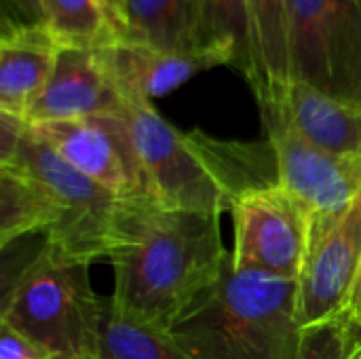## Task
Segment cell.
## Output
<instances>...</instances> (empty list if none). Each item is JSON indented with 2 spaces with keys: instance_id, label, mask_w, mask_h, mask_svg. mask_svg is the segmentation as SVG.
<instances>
[{
  "instance_id": "obj_1",
  "label": "cell",
  "mask_w": 361,
  "mask_h": 359,
  "mask_svg": "<svg viewBox=\"0 0 361 359\" xmlns=\"http://www.w3.org/2000/svg\"><path fill=\"white\" fill-rule=\"evenodd\" d=\"M220 218L154 201L131 203L108 258L114 269L112 307L129 320L171 330L222 275L228 252Z\"/></svg>"
},
{
  "instance_id": "obj_2",
  "label": "cell",
  "mask_w": 361,
  "mask_h": 359,
  "mask_svg": "<svg viewBox=\"0 0 361 359\" xmlns=\"http://www.w3.org/2000/svg\"><path fill=\"white\" fill-rule=\"evenodd\" d=\"M125 116L150 197L161 207L222 216L239 193L279 180L269 140L243 144L182 133L148 102L127 104Z\"/></svg>"
},
{
  "instance_id": "obj_3",
  "label": "cell",
  "mask_w": 361,
  "mask_h": 359,
  "mask_svg": "<svg viewBox=\"0 0 361 359\" xmlns=\"http://www.w3.org/2000/svg\"><path fill=\"white\" fill-rule=\"evenodd\" d=\"M300 332L298 281L237 271L231 252L220 279L169 330L192 359H296Z\"/></svg>"
},
{
  "instance_id": "obj_4",
  "label": "cell",
  "mask_w": 361,
  "mask_h": 359,
  "mask_svg": "<svg viewBox=\"0 0 361 359\" xmlns=\"http://www.w3.org/2000/svg\"><path fill=\"white\" fill-rule=\"evenodd\" d=\"M104 298L89 281V262L49 245L4 290L0 324L68 359H99Z\"/></svg>"
},
{
  "instance_id": "obj_5",
  "label": "cell",
  "mask_w": 361,
  "mask_h": 359,
  "mask_svg": "<svg viewBox=\"0 0 361 359\" xmlns=\"http://www.w3.org/2000/svg\"><path fill=\"white\" fill-rule=\"evenodd\" d=\"M8 165H19L38 178L53 201L55 226L44 235V245L70 260L89 264L110 258L118 245L123 218L131 201L118 199L72 167L47 142L34 135L32 129H27Z\"/></svg>"
},
{
  "instance_id": "obj_6",
  "label": "cell",
  "mask_w": 361,
  "mask_h": 359,
  "mask_svg": "<svg viewBox=\"0 0 361 359\" xmlns=\"http://www.w3.org/2000/svg\"><path fill=\"white\" fill-rule=\"evenodd\" d=\"M290 2V80L361 108V0Z\"/></svg>"
},
{
  "instance_id": "obj_7",
  "label": "cell",
  "mask_w": 361,
  "mask_h": 359,
  "mask_svg": "<svg viewBox=\"0 0 361 359\" xmlns=\"http://www.w3.org/2000/svg\"><path fill=\"white\" fill-rule=\"evenodd\" d=\"M231 216L235 229L231 260L237 271H258L298 281L309 218L279 180L239 193L231 203Z\"/></svg>"
},
{
  "instance_id": "obj_8",
  "label": "cell",
  "mask_w": 361,
  "mask_h": 359,
  "mask_svg": "<svg viewBox=\"0 0 361 359\" xmlns=\"http://www.w3.org/2000/svg\"><path fill=\"white\" fill-rule=\"evenodd\" d=\"M361 271V190L341 212L309 218L298 275L300 328L345 317Z\"/></svg>"
},
{
  "instance_id": "obj_9",
  "label": "cell",
  "mask_w": 361,
  "mask_h": 359,
  "mask_svg": "<svg viewBox=\"0 0 361 359\" xmlns=\"http://www.w3.org/2000/svg\"><path fill=\"white\" fill-rule=\"evenodd\" d=\"M125 112L30 125V129L63 161L108 188L118 199L131 203L152 201Z\"/></svg>"
},
{
  "instance_id": "obj_10",
  "label": "cell",
  "mask_w": 361,
  "mask_h": 359,
  "mask_svg": "<svg viewBox=\"0 0 361 359\" xmlns=\"http://www.w3.org/2000/svg\"><path fill=\"white\" fill-rule=\"evenodd\" d=\"M267 140L277 159L281 186L307 218L345 209L361 190V159L324 150L273 116H262Z\"/></svg>"
},
{
  "instance_id": "obj_11",
  "label": "cell",
  "mask_w": 361,
  "mask_h": 359,
  "mask_svg": "<svg viewBox=\"0 0 361 359\" xmlns=\"http://www.w3.org/2000/svg\"><path fill=\"white\" fill-rule=\"evenodd\" d=\"M93 53L127 104H152L203 70L231 66L222 51H167L137 40H116Z\"/></svg>"
},
{
  "instance_id": "obj_12",
  "label": "cell",
  "mask_w": 361,
  "mask_h": 359,
  "mask_svg": "<svg viewBox=\"0 0 361 359\" xmlns=\"http://www.w3.org/2000/svg\"><path fill=\"white\" fill-rule=\"evenodd\" d=\"M260 116H273L307 142L361 159V108L336 99L305 80H288L256 95Z\"/></svg>"
},
{
  "instance_id": "obj_13",
  "label": "cell",
  "mask_w": 361,
  "mask_h": 359,
  "mask_svg": "<svg viewBox=\"0 0 361 359\" xmlns=\"http://www.w3.org/2000/svg\"><path fill=\"white\" fill-rule=\"evenodd\" d=\"M127 102L102 70L93 51L63 47L53 74L32 104L27 125L80 121L102 114H123Z\"/></svg>"
},
{
  "instance_id": "obj_14",
  "label": "cell",
  "mask_w": 361,
  "mask_h": 359,
  "mask_svg": "<svg viewBox=\"0 0 361 359\" xmlns=\"http://www.w3.org/2000/svg\"><path fill=\"white\" fill-rule=\"evenodd\" d=\"M61 49L47 25H0V112L27 116Z\"/></svg>"
},
{
  "instance_id": "obj_15",
  "label": "cell",
  "mask_w": 361,
  "mask_h": 359,
  "mask_svg": "<svg viewBox=\"0 0 361 359\" xmlns=\"http://www.w3.org/2000/svg\"><path fill=\"white\" fill-rule=\"evenodd\" d=\"M252 36V74L247 85L254 95L290 80V2L247 0Z\"/></svg>"
},
{
  "instance_id": "obj_16",
  "label": "cell",
  "mask_w": 361,
  "mask_h": 359,
  "mask_svg": "<svg viewBox=\"0 0 361 359\" xmlns=\"http://www.w3.org/2000/svg\"><path fill=\"white\" fill-rule=\"evenodd\" d=\"M55 226L53 201L38 178L19 165H0V245Z\"/></svg>"
},
{
  "instance_id": "obj_17",
  "label": "cell",
  "mask_w": 361,
  "mask_h": 359,
  "mask_svg": "<svg viewBox=\"0 0 361 359\" xmlns=\"http://www.w3.org/2000/svg\"><path fill=\"white\" fill-rule=\"evenodd\" d=\"M192 19L197 47L226 53L231 68L247 80L252 74L247 0H192Z\"/></svg>"
},
{
  "instance_id": "obj_18",
  "label": "cell",
  "mask_w": 361,
  "mask_h": 359,
  "mask_svg": "<svg viewBox=\"0 0 361 359\" xmlns=\"http://www.w3.org/2000/svg\"><path fill=\"white\" fill-rule=\"evenodd\" d=\"M121 40L148 42L167 51H201L195 38L192 0H125Z\"/></svg>"
},
{
  "instance_id": "obj_19",
  "label": "cell",
  "mask_w": 361,
  "mask_h": 359,
  "mask_svg": "<svg viewBox=\"0 0 361 359\" xmlns=\"http://www.w3.org/2000/svg\"><path fill=\"white\" fill-rule=\"evenodd\" d=\"M42 11L44 25L61 47L97 51L121 40L102 0H42Z\"/></svg>"
},
{
  "instance_id": "obj_20",
  "label": "cell",
  "mask_w": 361,
  "mask_h": 359,
  "mask_svg": "<svg viewBox=\"0 0 361 359\" xmlns=\"http://www.w3.org/2000/svg\"><path fill=\"white\" fill-rule=\"evenodd\" d=\"M99 359H192L169 334L121 315L110 296L104 298Z\"/></svg>"
},
{
  "instance_id": "obj_21",
  "label": "cell",
  "mask_w": 361,
  "mask_h": 359,
  "mask_svg": "<svg viewBox=\"0 0 361 359\" xmlns=\"http://www.w3.org/2000/svg\"><path fill=\"white\" fill-rule=\"evenodd\" d=\"M360 341L361 328H357L347 315L307 326L300 332V347L296 359H351Z\"/></svg>"
},
{
  "instance_id": "obj_22",
  "label": "cell",
  "mask_w": 361,
  "mask_h": 359,
  "mask_svg": "<svg viewBox=\"0 0 361 359\" xmlns=\"http://www.w3.org/2000/svg\"><path fill=\"white\" fill-rule=\"evenodd\" d=\"M0 359H68L0 324Z\"/></svg>"
},
{
  "instance_id": "obj_23",
  "label": "cell",
  "mask_w": 361,
  "mask_h": 359,
  "mask_svg": "<svg viewBox=\"0 0 361 359\" xmlns=\"http://www.w3.org/2000/svg\"><path fill=\"white\" fill-rule=\"evenodd\" d=\"M0 25H44L42 0H0Z\"/></svg>"
},
{
  "instance_id": "obj_24",
  "label": "cell",
  "mask_w": 361,
  "mask_h": 359,
  "mask_svg": "<svg viewBox=\"0 0 361 359\" xmlns=\"http://www.w3.org/2000/svg\"><path fill=\"white\" fill-rule=\"evenodd\" d=\"M27 121L8 112H0V165L13 163L23 138L27 135Z\"/></svg>"
},
{
  "instance_id": "obj_25",
  "label": "cell",
  "mask_w": 361,
  "mask_h": 359,
  "mask_svg": "<svg viewBox=\"0 0 361 359\" xmlns=\"http://www.w3.org/2000/svg\"><path fill=\"white\" fill-rule=\"evenodd\" d=\"M106 11L110 13L112 21L116 23L118 32H121V38H123V32H125V0H102Z\"/></svg>"
},
{
  "instance_id": "obj_26",
  "label": "cell",
  "mask_w": 361,
  "mask_h": 359,
  "mask_svg": "<svg viewBox=\"0 0 361 359\" xmlns=\"http://www.w3.org/2000/svg\"><path fill=\"white\" fill-rule=\"evenodd\" d=\"M347 317H349L357 328H361V271L360 277H357V284H355V290H353V296H351V303H349Z\"/></svg>"
},
{
  "instance_id": "obj_27",
  "label": "cell",
  "mask_w": 361,
  "mask_h": 359,
  "mask_svg": "<svg viewBox=\"0 0 361 359\" xmlns=\"http://www.w3.org/2000/svg\"><path fill=\"white\" fill-rule=\"evenodd\" d=\"M351 359H361V341H360V345H357V349L353 351V358Z\"/></svg>"
}]
</instances>
